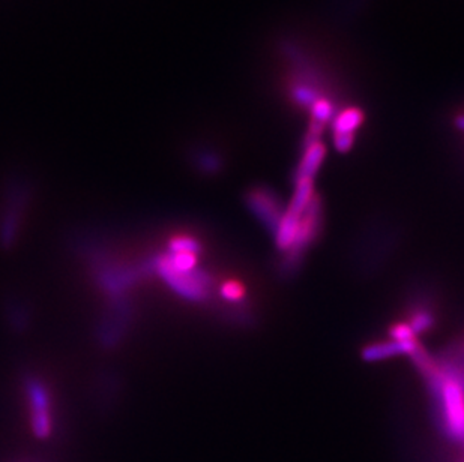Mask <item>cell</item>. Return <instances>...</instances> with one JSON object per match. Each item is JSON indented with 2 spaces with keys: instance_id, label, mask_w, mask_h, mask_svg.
Segmentation results:
<instances>
[{
  "instance_id": "cell-1",
  "label": "cell",
  "mask_w": 464,
  "mask_h": 462,
  "mask_svg": "<svg viewBox=\"0 0 464 462\" xmlns=\"http://www.w3.org/2000/svg\"><path fill=\"white\" fill-rule=\"evenodd\" d=\"M314 196L315 194L313 179H298L295 194H293L289 208L283 215V220L279 221L278 228L275 231V245L279 251L287 252L293 245V242L296 239L302 215L307 211Z\"/></svg>"
},
{
  "instance_id": "cell-2",
  "label": "cell",
  "mask_w": 464,
  "mask_h": 462,
  "mask_svg": "<svg viewBox=\"0 0 464 462\" xmlns=\"http://www.w3.org/2000/svg\"><path fill=\"white\" fill-rule=\"evenodd\" d=\"M320 224H322V204H320V199L314 196V199L308 204L307 211H305L302 215L296 239L293 242L290 249L287 251L286 269H295L298 266V261L302 257L303 251L308 248L310 243L314 240L317 233H319Z\"/></svg>"
},
{
  "instance_id": "cell-3",
  "label": "cell",
  "mask_w": 464,
  "mask_h": 462,
  "mask_svg": "<svg viewBox=\"0 0 464 462\" xmlns=\"http://www.w3.org/2000/svg\"><path fill=\"white\" fill-rule=\"evenodd\" d=\"M248 206L253 213L265 224V227L275 235L278 224L283 220L286 211L281 208V203L274 194L262 188L254 189L248 196Z\"/></svg>"
},
{
  "instance_id": "cell-4",
  "label": "cell",
  "mask_w": 464,
  "mask_h": 462,
  "mask_svg": "<svg viewBox=\"0 0 464 462\" xmlns=\"http://www.w3.org/2000/svg\"><path fill=\"white\" fill-rule=\"evenodd\" d=\"M419 348L417 341H407V343H400V341H389L382 344H373L364 350L362 356L367 362H377L383 360L388 357H393L397 355H413L414 351Z\"/></svg>"
},
{
  "instance_id": "cell-5",
  "label": "cell",
  "mask_w": 464,
  "mask_h": 462,
  "mask_svg": "<svg viewBox=\"0 0 464 462\" xmlns=\"http://www.w3.org/2000/svg\"><path fill=\"white\" fill-rule=\"evenodd\" d=\"M325 156V148L319 141H311L303 153L301 165L298 168V179H313L320 168Z\"/></svg>"
},
{
  "instance_id": "cell-6",
  "label": "cell",
  "mask_w": 464,
  "mask_h": 462,
  "mask_svg": "<svg viewBox=\"0 0 464 462\" xmlns=\"http://www.w3.org/2000/svg\"><path fill=\"white\" fill-rule=\"evenodd\" d=\"M361 124V113L358 110L344 112L335 120V136H355V129Z\"/></svg>"
},
{
  "instance_id": "cell-7",
  "label": "cell",
  "mask_w": 464,
  "mask_h": 462,
  "mask_svg": "<svg viewBox=\"0 0 464 462\" xmlns=\"http://www.w3.org/2000/svg\"><path fill=\"white\" fill-rule=\"evenodd\" d=\"M433 324V315L430 312H425V311H419L418 314H414V317L412 319L409 327L410 331L413 332V335L417 336L418 333L430 329Z\"/></svg>"
},
{
  "instance_id": "cell-8",
  "label": "cell",
  "mask_w": 464,
  "mask_h": 462,
  "mask_svg": "<svg viewBox=\"0 0 464 462\" xmlns=\"http://www.w3.org/2000/svg\"><path fill=\"white\" fill-rule=\"evenodd\" d=\"M221 295L230 300V302H238L243 296H245V290H243L240 283L236 281H228L221 287Z\"/></svg>"
},
{
  "instance_id": "cell-9",
  "label": "cell",
  "mask_w": 464,
  "mask_h": 462,
  "mask_svg": "<svg viewBox=\"0 0 464 462\" xmlns=\"http://www.w3.org/2000/svg\"><path fill=\"white\" fill-rule=\"evenodd\" d=\"M390 335H393L394 341H400V343L414 341V335L410 331L409 324H397L393 329V332H390Z\"/></svg>"
}]
</instances>
